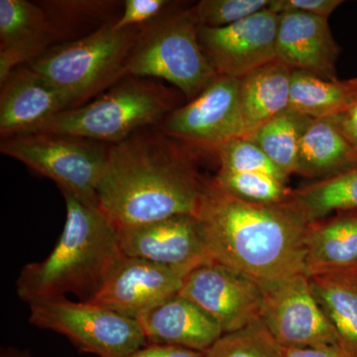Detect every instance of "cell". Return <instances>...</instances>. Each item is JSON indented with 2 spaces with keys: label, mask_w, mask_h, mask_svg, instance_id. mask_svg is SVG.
I'll return each mask as SVG.
<instances>
[{
  "label": "cell",
  "mask_w": 357,
  "mask_h": 357,
  "mask_svg": "<svg viewBox=\"0 0 357 357\" xmlns=\"http://www.w3.org/2000/svg\"><path fill=\"white\" fill-rule=\"evenodd\" d=\"M213 151L218 155L220 170L267 174L288 183V176L275 165L261 148L248 137L227 141Z\"/></svg>",
  "instance_id": "obj_28"
},
{
  "label": "cell",
  "mask_w": 357,
  "mask_h": 357,
  "mask_svg": "<svg viewBox=\"0 0 357 357\" xmlns=\"http://www.w3.org/2000/svg\"><path fill=\"white\" fill-rule=\"evenodd\" d=\"M0 86L2 138L31 133L56 115L73 109L69 96L30 66L14 70Z\"/></svg>",
  "instance_id": "obj_15"
},
{
  "label": "cell",
  "mask_w": 357,
  "mask_h": 357,
  "mask_svg": "<svg viewBox=\"0 0 357 357\" xmlns=\"http://www.w3.org/2000/svg\"><path fill=\"white\" fill-rule=\"evenodd\" d=\"M1 357H28L27 354H18L13 351L3 352Z\"/></svg>",
  "instance_id": "obj_35"
},
{
  "label": "cell",
  "mask_w": 357,
  "mask_h": 357,
  "mask_svg": "<svg viewBox=\"0 0 357 357\" xmlns=\"http://www.w3.org/2000/svg\"><path fill=\"white\" fill-rule=\"evenodd\" d=\"M126 357H204V354L174 345L147 344Z\"/></svg>",
  "instance_id": "obj_32"
},
{
  "label": "cell",
  "mask_w": 357,
  "mask_h": 357,
  "mask_svg": "<svg viewBox=\"0 0 357 357\" xmlns=\"http://www.w3.org/2000/svg\"><path fill=\"white\" fill-rule=\"evenodd\" d=\"M126 75L165 79L190 100L218 76L202 50L191 8L141 28L126 61Z\"/></svg>",
  "instance_id": "obj_6"
},
{
  "label": "cell",
  "mask_w": 357,
  "mask_h": 357,
  "mask_svg": "<svg viewBox=\"0 0 357 357\" xmlns=\"http://www.w3.org/2000/svg\"><path fill=\"white\" fill-rule=\"evenodd\" d=\"M172 2L167 0H126L121 17L114 21L115 30L143 28L163 17Z\"/></svg>",
  "instance_id": "obj_30"
},
{
  "label": "cell",
  "mask_w": 357,
  "mask_h": 357,
  "mask_svg": "<svg viewBox=\"0 0 357 357\" xmlns=\"http://www.w3.org/2000/svg\"><path fill=\"white\" fill-rule=\"evenodd\" d=\"M159 129L173 139L213 150L245 137L239 79L215 77L196 98L174 109Z\"/></svg>",
  "instance_id": "obj_10"
},
{
  "label": "cell",
  "mask_w": 357,
  "mask_h": 357,
  "mask_svg": "<svg viewBox=\"0 0 357 357\" xmlns=\"http://www.w3.org/2000/svg\"><path fill=\"white\" fill-rule=\"evenodd\" d=\"M292 199L309 223L342 211H357V165L333 177L293 190Z\"/></svg>",
  "instance_id": "obj_25"
},
{
  "label": "cell",
  "mask_w": 357,
  "mask_h": 357,
  "mask_svg": "<svg viewBox=\"0 0 357 357\" xmlns=\"http://www.w3.org/2000/svg\"><path fill=\"white\" fill-rule=\"evenodd\" d=\"M29 323L64 335L79 351L98 357H126L147 344L136 319L89 302L67 298L29 305Z\"/></svg>",
  "instance_id": "obj_8"
},
{
  "label": "cell",
  "mask_w": 357,
  "mask_h": 357,
  "mask_svg": "<svg viewBox=\"0 0 357 357\" xmlns=\"http://www.w3.org/2000/svg\"><path fill=\"white\" fill-rule=\"evenodd\" d=\"M292 72L275 60L239 79L246 136L290 109Z\"/></svg>",
  "instance_id": "obj_20"
},
{
  "label": "cell",
  "mask_w": 357,
  "mask_h": 357,
  "mask_svg": "<svg viewBox=\"0 0 357 357\" xmlns=\"http://www.w3.org/2000/svg\"><path fill=\"white\" fill-rule=\"evenodd\" d=\"M357 165V151L333 119H312L301 141L296 174L324 180Z\"/></svg>",
  "instance_id": "obj_21"
},
{
  "label": "cell",
  "mask_w": 357,
  "mask_h": 357,
  "mask_svg": "<svg viewBox=\"0 0 357 357\" xmlns=\"http://www.w3.org/2000/svg\"><path fill=\"white\" fill-rule=\"evenodd\" d=\"M185 276L172 268L124 255L88 302L137 319L178 296Z\"/></svg>",
  "instance_id": "obj_13"
},
{
  "label": "cell",
  "mask_w": 357,
  "mask_h": 357,
  "mask_svg": "<svg viewBox=\"0 0 357 357\" xmlns=\"http://www.w3.org/2000/svg\"><path fill=\"white\" fill-rule=\"evenodd\" d=\"M357 102V79H326L293 70L290 109L312 119H332Z\"/></svg>",
  "instance_id": "obj_23"
},
{
  "label": "cell",
  "mask_w": 357,
  "mask_h": 357,
  "mask_svg": "<svg viewBox=\"0 0 357 357\" xmlns=\"http://www.w3.org/2000/svg\"><path fill=\"white\" fill-rule=\"evenodd\" d=\"M347 142L357 151V102L342 114L332 117Z\"/></svg>",
  "instance_id": "obj_33"
},
{
  "label": "cell",
  "mask_w": 357,
  "mask_h": 357,
  "mask_svg": "<svg viewBox=\"0 0 357 357\" xmlns=\"http://www.w3.org/2000/svg\"><path fill=\"white\" fill-rule=\"evenodd\" d=\"M204 357H286L261 319L252 325L225 333Z\"/></svg>",
  "instance_id": "obj_27"
},
{
  "label": "cell",
  "mask_w": 357,
  "mask_h": 357,
  "mask_svg": "<svg viewBox=\"0 0 357 357\" xmlns=\"http://www.w3.org/2000/svg\"><path fill=\"white\" fill-rule=\"evenodd\" d=\"M307 276L357 269V211L310 222L304 236Z\"/></svg>",
  "instance_id": "obj_18"
},
{
  "label": "cell",
  "mask_w": 357,
  "mask_h": 357,
  "mask_svg": "<svg viewBox=\"0 0 357 357\" xmlns=\"http://www.w3.org/2000/svg\"><path fill=\"white\" fill-rule=\"evenodd\" d=\"M109 145L51 133H24L2 138L1 153L51 178L62 192L98 204V188Z\"/></svg>",
  "instance_id": "obj_7"
},
{
  "label": "cell",
  "mask_w": 357,
  "mask_h": 357,
  "mask_svg": "<svg viewBox=\"0 0 357 357\" xmlns=\"http://www.w3.org/2000/svg\"><path fill=\"white\" fill-rule=\"evenodd\" d=\"M261 321L283 349L340 345L306 274L261 284Z\"/></svg>",
  "instance_id": "obj_9"
},
{
  "label": "cell",
  "mask_w": 357,
  "mask_h": 357,
  "mask_svg": "<svg viewBox=\"0 0 357 357\" xmlns=\"http://www.w3.org/2000/svg\"><path fill=\"white\" fill-rule=\"evenodd\" d=\"M114 23L53 47L29 64L69 96L73 109L128 77L126 61L141 28L115 30Z\"/></svg>",
  "instance_id": "obj_5"
},
{
  "label": "cell",
  "mask_w": 357,
  "mask_h": 357,
  "mask_svg": "<svg viewBox=\"0 0 357 357\" xmlns=\"http://www.w3.org/2000/svg\"><path fill=\"white\" fill-rule=\"evenodd\" d=\"M312 119L288 109L246 137L261 148L279 169L290 177L296 174L301 141Z\"/></svg>",
  "instance_id": "obj_24"
},
{
  "label": "cell",
  "mask_w": 357,
  "mask_h": 357,
  "mask_svg": "<svg viewBox=\"0 0 357 357\" xmlns=\"http://www.w3.org/2000/svg\"><path fill=\"white\" fill-rule=\"evenodd\" d=\"M62 194L66 222L57 244L43 261L23 267L16 283L29 305L67 295L88 302L124 256L119 229L100 206Z\"/></svg>",
  "instance_id": "obj_3"
},
{
  "label": "cell",
  "mask_w": 357,
  "mask_h": 357,
  "mask_svg": "<svg viewBox=\"0 0 357 357\" xmlns=\"http://www.w3.org/2000/svg\"><path fill=\"white\" fill-rule=\"evenodd\" d=\"M280 14L266 8L225 27L199 26V41L218 76L241 77L276 60Z\"/></svg>",
  "instance_id": "obj_12"
},
{
  "label": "cell",
  "mask_w": 357,
  "mask_h": 357,
  "mask_svg": "<svg viewBox=\"0 0 357 357\" xmlns=\"http://www.w3.org/2000/svg\"><path fill=\"white\" fill-rule=\"evenodd\" d=\"M213 184L234 198L257 204H277L288 201L293 190L287 182L263 173L218 170Z\"/></svg>",
  "instance_id": "obj_26"
},
{
  "label": "cell",
  "mask_w": 357,
  "mask_h": 357,
  "mask_svg": "<svg viewBox=\"0 0 357 357\" xmlns=\"http://www.w3.org/2000/svg\"><path fill=\"white\" fill-rule=\"evenodd\" d=\"M270 3L271 0H202L191 9L199 26L220 28L246 20Z\"/></svg>",
  "instance_id": "obj_29"
},
{
  "label": "cell",
  "mask_w": 357,
  "mask_h": 357,
  "mask_svg": "<svg viewBox=\"0 0 357 357\" xmlns=\"http://www.w3.org/2000/svg\"><path fill=\"white\" fill-rule=\"evenodd\" d=\"M178 295L210 314L223 333L236 332L261 319V284L218 262L192 269Z\"/></svg>",
  "instance_id": "obj_11"
},
{
  "label": "cell",
  "mask_w": 357,
  "mask_h": 357,
  "mask_svg": "<svg viewBox=\"0 0 357 357\" xmlns=\"http://www.w3.org/2000/svg\"><path fill=\"white\" fill-rule=\"evenodd\" d=\"M161 130H142L109 145L98 206L117 229L198 215L208 180Z\"/></svg>",
  "instance_id": "obj_1"
},
{
  "label": "cell",
  "mask_w": 357,
  "mask_h": 357,
  "mask_svg": "<svg viewBox=\"0 0 357 357\" xmlns=\"http://www.w3.org/2000/svg\"><path fill=\"white\" fill-rule=\"evenodd\" d=\"M286 357H352L340 345L314 349H283Z\"/></svg>",
  "instance_id": "obj_34"
},
{
  "label": "cell",
  "mask_w": 357,
  "mask_h": 357,
  "mask_svg": "<svg viewBox=\"0 0 357 357\" xmlns=\"http://www.w3.org/2000/svg\"><path fill=\"white\" fill-rule=\"evenodd\" d=\"M309 278L314 297L337 333L338 344L357 357V269Z\"/></svg>",
  "instance_id": "obj_22"
},
{
  "label": "cell",
  "mask_w": 357,
  "mask_h": 357,
  "mask_svg": "<svg viewBox=\"0 0 357 357\" xmlns=\"http://www.w3.org/2000/svg\"><path fill=\"white\" fill-rule=\"evenodd\" d=\"M197 218L211 261L260 284L305 273L309 222L292 196L281 204H251L208 180Z\"/></svg>",
  "instance_id": "obj_2"
},
{
  "label": "cell",
  "mask_w": 357,
  "mask_h": 357,
  "mask_svg": "<svg viewBox=\"0 0 357 357\" xmlns=\"http://www.w3.org/2000/svg\"><path fill=\"white\" fill-rule=\"evenodd\" d=\"M136 321L147 344L174 345L204 354L225 335L210 314L181 295L145 312Z\"/></svg>",
  "instance_id": "obj_17"
},
{
  "label": "cell",
  "mask_w": 357,
  "mask_h": 357,
  "mask_svg": "<svg viewBox=\"0 0 357 357\" xmlns=\"http://www.w3.org/2000/svg\"><path fill=\"white\" fill-rule=\"evenodd\" d=\"M170 91L144 77H128L93 102L61 112L31 133L75 136L114 145L165 121Z\"/></svg>",
  "instance_id": "obj_4"
},
{
  "label": "cell",
  "mask_w": 357,
  "mask_h": 357,
  "mask_svg": "<svg viewBox=\"0 0 357 357\" xmlns=\"http://www.w3.org/2000/svg\"><path fill=\"white\" fill-rule=\"evenodd\" d=\"M342 3L344 1L340 0H271L268 8L279 14L286 11H297L328 20Z\"/></svg>",
  "instance_id": "obj_31"
},
{
  "label": "cell",
  "mask_w": 357,
  "mask_h": 357,
  "mask_svg": "<svg viewBox=\"0 0 357 357\" xmlns=\"http://www.w3.org/2000/svg\"><path fill=\"white\" fill-rule=\"evenodd\" d=\"M124 255L172 268L185 275L211 262L198 218L177 215L119 230Z\"/></svg>",
  "instance_id": "obj_14"
},
{
  "label": "cell",
  "mask_w": 357,
  "mask_h": 357,
  "mask_svg": "<svg viewBox=\"0 0 357 357\" xmlns=\"http://www.w3.org/2000/svg\"><path fill=\"white\" fill-rule=\"evenodd\" d=\"M280 15L276 61L292 70L337 79L335 63L340 48L328 18L297 11H286Z\"/></svg>",
  "instance_id": "obj_16"
},
{
  "label": "cell",
  "mask_w": 357,
  "mask_h": 357,
  "mask_svg": "<svg viewBox=\"0 0 357 357\" xmlns=\"http://www.w3.org/2000/svg\"><path fill=\"white\" fill-rule=\"evenodd\" d=\"M51 16L41 4L26 0H0V50L15 64L33 62L59 36Z\"/></svg>",
  "instance_id": "obj_19"
}]
</instances>
